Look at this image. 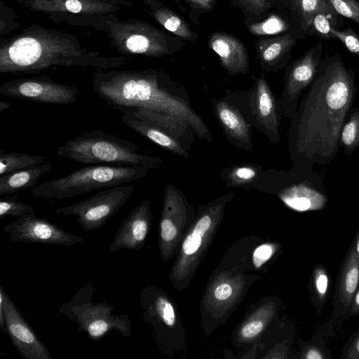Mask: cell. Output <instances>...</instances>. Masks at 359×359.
<instances>
[{"label": "cell", "mask_w": 359, "mask_h": 359, "mask_svg": "<svg viewBox=\"0 0 359 359\" xmlns=\"http://www.w3.org/2000/svg\"><path fill=\"white\" fill-rule=\"evenodd\" d=\"M58 156L88 165L144 166L149 170L161 166L163 160L140 151L135 143L100 130H89L57 147Z\"/></svg>", "instance_id": "obj_5"}, {"label": "cell", "mask_w": 359, "mask_h": 359, "mask_svg": "<svg viewBox=\"0 0 359 359\" xmlns=\"http://www.w3.org/2000/svg\"><path fill=\"white\" fill-rule=\"evenodd\" d=\"M329 14L325 12H318L313 17L311 27L315 31L326 39H336L331 32V22L328 18Z\"/></svg>", "instance_id": "obj_36"}, {"label": "cell", "mask_w": 359, "mask_h": 359, "mask_svg": "<svg viewBox=\"0 0 359 359\" xmlns=\"http://www.w3.org/2000/svg\"><path fill=\"white\" fill-rule=\"evenodd\" d=\"M149 201H144L123 219L114 235L109 251L139 250L144 245L151 224Z\"/></svg>", "instance_id": "obj_15"}, {"label": "cell", "mask_w": 359, "mask_h": 359, "mask_svg": "<svg viewBox=\"0 0 359 359\" xmlns=\"http://www.w3.org/2000/svg\"><path fill=\"white\" fill-rule=\"evenodd\" d=\"M321 50L313 48L296 60L288 69L283 90L277 100L281 115L291 119L297 109L300 95L312 83L320 65Z\"/></svg>", "instance_id": "obj_12"}, {"label": "cell", "mask_w": 359, "mask_h": 359, "mask_svg": "<svg viewBox=\"0 0 359 359\" xmlns=\"http://www.w3.org/2000/svg\"><path fill=\"white\" fill-rule=\"evenodd\" d=\"M292 2L304 30L311 27L313 17L316 13L331 14L335 11L327 0H292Z\"/></svg>", "instance_id": "obj_27"}, {"label": "cell", "mask_w": 359, "mask_h": 359, "mask_svg": "<svg viewBox=\"0 0 359 359\" xmlns=\"http://www.w3.org/2000/svg\"><path fill=\"white\" fill-rule=\"evenodd\" d=\"M209 47L218 55L221 65L230 74H245L248 71L247 50L237 38L217 32L210 36Z\"/></svg>", "instance_id": "obj_18"}, {"label": "cell", "mask_w": 359, "mask_h": 359, "mask_svg": "<svg viewBox=\"0 0 359 359\" xmlns=\"http://www.w3.org/2000/svg\"><path fill=\"white\" fill-rule=\"evenodd\" d=\"M0 93L43 104H69L76 101L81 91L74 86L55 82L48 77L36 76L6 81L0 86Z\"/></svg>", "instance_id": "obj_9"}, {"label": "cell", "mask_w": 359, "mask_h": 359, "mask_svg": "<svg viewBox=\"0 0 359 359\" xmlns=\"http://www.w3.org/2000/svg\"><path fill=\"white\" fill-rule=\"evenodd\" d=\"M177 231L170 218L165 214L160 222V236L163 241L170 242L177 236Z\"/></svg>", "instance_id": "obj_38"}, {"label": "cell", "mask_w": 359, "mask_h": 359, "mask_svg": "<svg viewBox=\"0 0 359 359\" xmlns=\"http://www.w3.org/2000/svg\"><path fill=\"white\" fill-rule=\"evenodd\" d=\"M325 349L321 348L320 346L311 343V345L307 346L303 353L302 358L305 359H326L330 358V355H327Z\"/></svg>", "instance_id": "obj_40"}, {"label": "cell", "mask_w": 359, "mask_h": 359, "mask_svg": "<svg viewBox=\"0 0 359 359\" xmlns=\"http://www.w3.org/2000/svg\"><path fill=\"white\" fill-rule=\"evenodd\" d=\"M97 287L90 280L83 285L70 300L60 306L58 312L78 325L93 341H97L112 330L126 338L131 334V323L126 314H114L115 307L107 302L93 303Z\"/></svg>", "instance_id": "obj_7"}, {"label": "cell", "mask_w": 359, "mask_h": 359, "mask_svg": "<svg viewBox=\"0 0 359 359\" xmlns=\"http://www.w3.org/2000/svg\"><path fill=\"white\" fill-rule=\"evenodd\" d=\"M287 184L280 193L281 200L297 212L324 209L328 202L323 176L311 170L285 174Z\"/></svg>", "instance_id": "obj_10"}, {"label": "cell", "mask_w": 359, "mask_h": 359, "mask_svg": "<svg viewBox=\"0 0 359 359\" xmlns=\"http://www.w3.org/2000/svg\"><path fill=\"white\" fill-rule=\"evenodd\" d=\"M359 286V259L354 244L350 248L339 269L333 296L332 317L347 315Z\"/></svg>", "instance_id": "obj_17"}, {"label": "cell", "mask_w": 359, "mask_h": 359, "mask_svg": "<svg viewBox=\"0 0 359 359\" xmlns=\"http://www.w3.org/2000/svg\"><path fill=\"white\" fill-rule=\"evenodd\" d=\"M48 18L55 23L91 27L105 33L111 46L118 53L160 58L177 50L174 38L147 22L128 18L121 20L114 13L76 15L52 13Z\"/></svg>", "instance_id": "obj_4"}, {"label": "cell", "mask_w": 359, "mask_h": 359, "mask_svg": "<svg viewBox=\"0 0 359 359\" xmlns=\"http://www.w3.org/2000/svg\"><path fill=\"white\" fill-rule=\"evenodd\" d=\"M132 185L115 186L97 193L90 198L60 208L57 215H73L84 232L101 228L126 203L133 193Z\"/></svg>", "instance_id": "obj_8"}, {"label": "cell", "mask_w": 359, "mask_h": 359, "mask_svg": "<svg viewBox=\"0 0 359 359\" xmlns=\"http://www.w3.org/2000/svg\"><path fill=\"white\" fill-rule=\"evenodd\" d=\"M172 1H175L176 3L180 4V1H179V0H172Z\"/></svg>", "instance_id": "obj_50"}, {"label": "cell", "mask_w": 359, "mask_h": 359, "mask_svg": "<svg viewBox=\"0 0 359 359\" xmlns=\"http://www.w3.org/2000/svg\"><path fill=\"white\" fill-rule=\"evenodd\" d=\"M250 11L259 15L269 8V0H239Z\"/></svg>", "instance_id": "obj_41"}, {"label": "cell", "mask_w": 359, "mask_h": 359, "mask_svg": "<svg viewBox=\"0 0 359 359\" xmlns=\"http://www.w3.org/2000/svg\"><path fill=\"white\" fill-rule=\"evenodd\" d=\"M46 158L36 154L0 151V176L41 165Z\"/></svg>", "instance_id": "obj_25"}, {"label": "cell", "mask_w": 359, "mask_h": 359, "mask_svg": "<svg viewBox=\"0 0 359 359\" xmlns=\"http://www.w3.org/2000/svg\"><path fill=\"white\" fill-rule=\"evenodd\" d=\"M330 290V278L327 269L320 264L313 267L311 273V299L320 309L326 302Z\"/></svg>", "instance_id": "obj_26"}, {"label": "cell", "mask_w": 359, "mask_h": 359, "mask_svg": "<svg viewBox=\"0 0 359 359\" xmlns=\"http://www.w3.org/2000/svg\"><path fill=\"white\" fill-rule=\"evenodd\" d=\"M285 29V23L276 16H271L261 23L252 25L249 27L254 34H274L282 32Z\"/></svg>", "instance_id": "obj_34"}, {"label": "cell", "mask_w": 359, "mask_h": 359, "mask_svg": "<svg viewBox=\"0 0 359 359\" xmlns=\"http://www.w3.org/2000/svg\"><path fill=\"white\" fill-rule=\"evenodd\" d=\"M212 104L227 138L238 147L252 150L251 130L240 111L222 100L212 99Z\"/></svg>", "instance_id": "obj_19"}, {"label": "cell", "mask_w": 359, "mask_h": 359, "mask_svg": "<svg viewBox=\"0 0 359 359\" xmlns=\"http://www.w3.org/2000/svg\"><path fill=\"white\" fill-rule=\"evenodd\" d=\"M11 107V105L8 102L5 101L0 102V112L8 109Z\"/></svg>", "instance_id": "obj_49"}, {"label": "cell", "mask_w": 359, "mask_h": 359, "mask_svg": "<svg viewBox=\"0 0 359 359\" xmlns=\"http://www.w3.org/2000/svg\"><path fill=\"white\" fill-rule=\"evenodd\" d=\"M273 253V246L268 244H262L257 247L252 255V262L256 268L261 267L268 261Z\"/></svg>", "instance_id": "obj_39"}, {"label": "cell", "mask_w": 359, "mask_h": 359, "mask_svg": "<svg viewBox=\"0 0 359 359\" xmlns=\"http://www.w3.org/2000/svg\"><path fill=\"white\" fill-rule=\"evenodd\" d=\"M341 142L346 155L359 149V107L351 109L342 128Z\"/></svg>", "instance_id": "obj_28"}, {"label": "cell", "mask_w": 359, "mask_h": 359, "mask_svg": "<svg viewBox=\"0 0 359 359\" xmlns=\"http://www.w3.org/2000/svg\"><path fill=\"white\" fill-rule=\"evenodd\" d=\"M332 34L339 39L351 53L359 55V36L351 27L339 31L331 28Z\"/></svg>", "instance_id": "obj_35"}, {"label": "cell", "mask_w": 359, "mask_h": 359, "mask_svg": "<svg viewBox=\"0 0 359 359\" xmlns=\"http://www.w3.org/2000/svg\"><path fill=\"white\" fill-rule=\"evenodd\" d=\"M263 323L261 321H252L245 325L241 334L245 338H251L259 334L263 329Z\"/></svg>", "instance_id": "obj_42"}, {"label": "cell", "mask_w": 359, "mask_h": 359, "mask_svg": "<svg viewBox=\"0 0 359 359\" xmlns=\"http://www.w3.org/2000/svg\"><path fill=\"white\" fill-rule=\"evenodd\" d=\"M341 358L359 359V327L344 346Z\"/></svg>", "instance_id": "obj_37"}, {"label": "cell", "mask_w": 359, "mask_h": 359, "mask_svg": "<svg viewBox=\"0 0 359 359\" xmlns=\"http://www.w3.org/2000/svg\"><path fill=\"white\" fill-rule=\"evenodd\" d=\"M53 167L50 163L11 172L0 176V195L10 196L36 187L38 180Z\"/></svg>", "instance_id": "obj_22"}, {"label": "cell", "mask_w": 359, "mask_h": 359, "mask_svg": "<svg viewBox=\"0 0 359 359\" xmlns=\"http://www.w3.org/2000/svg\"><path fill=\"white\" fill-rule=\"evenodd\" d=\"M120 112L121 120L130 128L164 149L184 158H189L188 152L178 139L145 119L128 111Z\"/></svg>", "instance_id": "obj_20"}, {"label": "cell", "mask_w": 359, "mask_h": 359, "mask_svg": "<svg viewBox=\"0 0 359 359\" xmlns=\"http://www.w3.org/2000/svg\"><path fill=\"white\" fill-rule=\"evenodd\" d=\"M356 91L354 74L341 60L320 65L290 119L287 145L291 172L311 171L335 158Z\"/></svg>", "instance_id": "obj_1"}, {"label": "cell", "mask_w": 359, "mask_h": 359, "mask_svg": "<svg viewBox=\"0 0 359 359\" xmlns=\"http://www.w3.org/2000/svg\"><path fill=\"white\" fill-rule=\"evenodd\" d=\"M359 315V286L353 295L350 309L347 313L348 316H355Z\"/></svg>", "instance_id": "obj_46"}, {"label": "cell", "mask_w": 359, "mask_h": 359, "mask_svg": "<svg viewBox=\"0 0 359 359\" xmlns=\"http://www.w3.org/2000/svg\"><path fill=\"white\" fill-rule=\"evenodd\" d=\"M14 1L20 4H22L26 1H34V0H14ZM50 1H55V0H50ZM99 1L116 3V4H120L123 6H124L125 8H132L133 6V2L130 1H128V0H99Z\"/></svg>", "instance_id": "obj_47"}, {"label": "cell", "mask_w": 359, "mask_h": 359, "mask_svg": "<svg viewBox=\"0 0 359 359\" xmlns=\"http://www.w3.org/2000/svg\"><path fill=\"white\" fill-rule=\"evenodd\" d=\"M353 244H354L355 248L356 250V252H357V255L358 256V259H359V229L356 233V236H355Z\"/></svg>", "instance_id": "obj_48"}, {"label": "cell", "mask_w": 359, "mask_h": 359, "mask_svg": "<svg viewBox=\"0 0 359 359\" xmlns=\"http://www.w3.org/2000/svg\"><path fill=\"white\" fill-rule=\"evenodd\" d=\"M191 6V12L210 11L215 4V0H185Z\"/></svg>", "instance_id": "obj_43"}, {"label": "cell", "mask_w": 359, "mask_h": 359, "mask_svg": "<svg viewBox=\"0 0 359 359\" xmlns=\"http://www.w3.org/2000/svg\"><path fill=\"white\" fill-rule=\"evenodd\" d=\"M288 34L269 39H259L256 44L258 56L264 65H273L294 43Z\"/></svg>", "instance_id": "obj_24"}, {"label": "cell", "mask_w": 359, "mask_h": 359, "mask_svg": "<svg viewBox=\"0 0 359 359\" xmlns=\"http://www.w3.org/2000/svg\"><path fill=\"white\" fill-rule=\"evenodd\" d=\"M251 97L252 114L259 130L264 133L271 142L280 140V115L277 100L264 74L257 80Z\"/></svg>", "instance_id": "obj_14"}, {"label": "cell", "mask_w": 359, "mask_h": 359, "mask_svg": "<svg viewBox=\"0 0 359 359\" xmlns=\"http://www.w3.org/2000/svg\"><path fill=\"white\" fill-rule=\"evenodd\" d=\"M4 290L3 286L0 285V329L3 332H6Z\"/></svg>", "instance_id": "obj_45"}, {"label": "cell", "mask_w": 359, "mask_h": 359, "mask_svg": "<svg viewBox=\"0 0 359 359\" xmlns=\"http://www.w3.org/2000/svg\"><path fill=\"white\" fill-rule=\"evenodd\" d=\"M260 168L253 165L233 166L223 174L227 186H241L253 182L258 177Z\"/></svg>", "instance_id": "obj_29"}, {"label": "cell", "mask_w": 359, "mask_h": 359, "mask_svg": "<svg viewBox=\"0 0 359 359\" xmlns=\"http://www.w3.org/2000/svg\"><path fill=\"white\" fill-rule=\"evenodd\" d=\"M335 12L359 24V3L355 0H327Z\"/></svg>", "instance_id": "obj_33"}, {"label": "cell", "mask_w": 359, "mask_h": 359, "mask_svg": "<svg viewBox=\"0 0 359 359\" xmlns=\"http://www.w3.org/2000/svg\"><path fill=\"white\" fill-rule=\"evenodd\" d=\"M128 59L106 56L83 47L70 33L32 23L19 34L0 39V74H38L58 67L119 68Z\"/></svg>", "instance_id": "obj_2"}, {"label": "cell", "mask_w": 359, "mask_h": 359, "mask_svg": "<svg viewBox=\"0 0 359 359\" xmlns=\"http://www.w3.org/2000/svg\"><path fill=\"white\" fill-rule=\"evenodd\" d=\"M114 109L119 112L122 111H128L137 117L145 119L179 140L187 133L189 128L192 130L187 122L167 114L136 107H116Z\"/></svg>", "instance_id": "obj_23"}, {"label": "cell", "mask_w": 359, "mask_h": 359, "mask_svg": "<svg viewBox=\"0 0 359 359\" xmlns=\"http://www.w3.org/2000/svg\"><path fill=\"white\" fill-rule=\"evenodd\" d=\"M148 170L144 166L86 165L66 176L42 182L32 188V193L36 198L61 200L130 182L146 177Z\"/></svg>", "instance_id": "obj_6"}, {"label": "cell", "mask_w": 359, "mask_h": 359, "mask_svg": "<svg viewBox=\"0 0 359 359\" xmlns=\"http://www.w3.org/2000/svg\"><path fill=\"white\" fill-rule=\"evenodd\" d=\"M15 11L5 4L0 1V34L9 35L15 30L20 28L21 25L17 20Z\"/></svg>", "instance_id": "obj_32"}, {"label": "cell", "mask_w": 359, "mask_h": 359, "mask_svg": "<svg viewBox=\"0 0 359 359\" xmlns=\"http://www.w3.org/2000/svg\"><path fill=\"white\" fill-rule=\"evenodd\" d=\"M212 224L210 215H205L197 222L193 232L189 234L182 244V250L187 255L194 254L200 248L202 237Z\"/></svg>", "instance_id": "obj_30"}, {"label": "cell", "mask_w": 359, "mask_h": 359, "mask_svg": "<svg viewBox=\"0 0 359 359\" xmlns=\"http://www.w3.org/2000/svg\"><path fill=\"white\" fill-rule=\"evenodd\" d=\"M141 1L147 6L149 15L164 29L185 40L196 39L197 35L186 22L161 2L158 0Z\"/></svg>", "instance_id": "obj_21"}, {"label": "cell", "mask_w": 359, "mask_h": 359, "mask_svg": "<svg viewBox=\"0 0 359 359\" xmlns=\"http://www.w3.org/2000/svg\"><path fill=\"white\" fill-rule=\"evenodd\" d=\"M32 11L76 15L111 14L122 11L125 7L112 2L99 0H34L22 4Z\"/></svg>", "instance_id": "obj_16"}, {"label": "cell", "mask_w": 359, "mask_h": 359, "mask_svg": "<svg viewBox=\"0 0 359 359\" xmlns=\"http://www.w3.org/2000/svg\"><path fill=\"white\" fill-rule=\"evenodd\" d=\"M96 69L93 76L94 92L108 105L142 108L175 116L187 122L198 137L212 142L200 116L185 100L168 90L162 72L153 69Z\"/></svg>", "instance_id": "obj_3"}, {"label": "cell", "mask_w": 359, "mask_h": 359, "mask_svg": "<svg viewBox=\"0 0 359 359\" xmlns=\"http://www.w3.org/2000/svg\"><path fill=\"white\" fill-rule=\"evenodd\" d=\"M10 240L15 243H32L72 246L83 241V238L60 229L46 218L27 215L17 218L4 226Z\"/></svg>", "instance_id": "obj_11"}, {"label": "cell", "mask_w": 359, "mask_h": 359, "mask_svg": "<svg viewBox=\"0 0 359 359\" xmlns=\"http://www.w3.org/2000/svg\"><path fill=\"white\" fill-rule=\"evenodd\" d=\"M27 215H35L34 208L29 205L20 202L16 197L9 196L0 199V217L13 216L21 217Z\"/></svg>", "instance_id": "obj_31"}, {"label": "cell", "mask_w": 359, "mask_h": 359, "mask_svg": "<svg viewBox=\"0 0 359 359\" xmlns=\"http://www.w3.org/2000/svg\"><path fill=\"white\" fill-rule=\"evenodd\" d=\"M232 294V288L227 284L218 286L215 291V296L219 300L228 299Z\"/></svg>", "instance_id": "obj_44"}, {"label": "cell", "mask_w": 359, "mask_h": 359, "mask_svg": "<svg viewBox=\"0 0 359 359\" xmlns=\"http://www.w3.org/2000/svg\"><path fill=\"white\" fill-rule=\"evenodd\" d=\"M6 333L23 359H53L50 352L4 290Z\"/></svg>", "instance_id": "obj_13"}]
</instances>
